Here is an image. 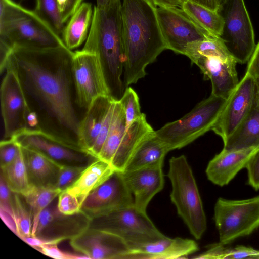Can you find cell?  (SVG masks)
I'll return each instance as SVG.
<instances>
[{
	"mask_svg": "<svg viewBox=\"0 0 259 259\" xmlns=\"http://www.w3.org/2000/svg\"><path fill=\"white\" fill-rule=\"evenodd\" d=\"M74 52L66 47L38 49L15 46L6 65L17 74L31 112L42 130L77 143L82 119L72 73Z\"/></svg>",
	"mask_w": 259,
	"mask_h": 259,
	"instance_id": "obj_1",
	"label": "cell"
},
{
	"mask_svg": "<svg viewBox=\"0 0 259 259\" xmlns=\"http://www.w3.org/2000/svg\"><path fill=\"white\" fill-rule=\"evenodd\" d=\"M125 61V88L146 75L145 69L167 47L159 24L157 7L150 0L121 3Z\"/></svg>",
	"mask_w": 259,
	"mask_h": 259,
	"instance_id": "obj_2",
	"label": "cell"
},
{
	"mask_svg": "<svg viewBox=\"0 0 259 259\" xmlns=\"http://www.w3.org/2000/svg\"><path fill=\"white\" fill-rule=\"evenodd\" d=\"M83 50L98 57L110 96L119 101L125 87L122 75L125 61L121 0L93 9L89 33Z\"/></svg>",
	"mask_w": 259,
	"mask_h": 259,
	"instance_id": "obj_3",
	"label": "cell"
},
{
	"mask_svg": "<svg viewBox=\"0 0 259 259\" xmlns=\"http://www.w3.org/2000/svg\"><path fill=\"white\" fill-rule=\"evenodd\" d=\"M15 46L38 49L65 46L60 36L34 11L12 0H0V62Z\"/></svg>",
	"mask_w": 259,
	"mask_h": 259,
	"instance_id": "obj_4",
	"label": "cell"
},
{
	"mask_svg": "<svg viewBox=\"0 0 259 259\" xmlns=\"http://www.w3.org/2000/svg\"><path fill=\"white\" fill-rule=\"evenodd\" d=\"M167 174L172 186L170 199L177 212L196 239L207 228L206 218L192 170L185 156L171 157Z\"/></svg>",
	"mask_w": 259,
	"mask_h": 259,
	"instance_id": "obj_5",
	"label": "cell"
},
{
	"mask_svg": "<svg viewBox=\"0 0 259 259\" xmlns=\"http://www.w3.org/2000/svg\"><path fill=\"white\" fill-rule=\"evenodd\" d=\"M227 100L211 94L180 119L155 131V134L169 151L182 148L211 130Z\"/></svg>",
	"mask_w": 259,
	"mask_h": 259,
	"instance_id": "obj_6",
	"label": "cell"
},
{
	"mask_svg": "<svg viewBox=\"0 0 259 259\" xmlns=\"http://www.w3.org/2000/svg\"><path fill=\"white\" fill-rule=\"evenodd\" d=\"M89 228L116 235L132 246L166 237L153 224L146 212L134 205L91 219Z\"/></svg>",
	"mask_w": 259,
	"mask_h": 259,
	"instance_id": "obj_7",
	"label": "cell"
},
{
	"mask_svg": "<svg viewBox=\"0 0 259 259\" xmlns=\"http://www.w3.org/2000/svg\"><path fill=\"white\" fill-rule=\"evenodd\" d=\"M12 138L21 146L38 152L60 167H87L98 159L78 143L42 130L26 129Z\"/></svg>",
	"mask_w": 259,
	"mask_h": 259,
	"instance_id": "obj_8",
	"label": "cell"
},
{
	"mask_svg": "<svg viewBox=\"0 0 259 259\" xmlns=\"http://www.w3.org/2000/svg\"><path fill=\"white\" fill-rule=\"evenodd\" d=\"M219 13L224 20L220 38L237 63L249 60L255 47L253 27L244 0H225Z\"/></svg>",
	"mask_w": 259,
	"mask_h": 259,
	"instance_id": "obj_9",
	"label": "cell"
},
{
	"mask_svg": "<svg viewBox=\"0 0 259 259\" xmlns=\"http://www.w3.org/2000/svg\"><path fill=\"white\" fill-rule=\"evenodd\" d=\"M214 220L223 245L249 235L259 227V196L241 200L219 198Z\"/></svg>",
	"mask_w": 259,
	"mask_h": 259,
	"instance_id": "obj_10",
	"label": "cell"
},
{
	"mask_svg": "<svg viewBox=\"0 0 259 259\" xmlns=\"http://www.w3.org/2000/svg\"><path fill=\"white\" fill-rule=\"evenodd\" d=\"M91 219L81 211L66 215L58 208V197L41 212L34 234L22 239L35 248L44 244H58L71 240L89 228Z\"/></svg>",
	"mask_w": 259,
	"mask_h": 259,
	"instance_id": "obj_11",
	"label": "cell"
},
{
	"mask_svg": "<svg viewBox=\"0 0 259 259\" xmlns=\"http://www.w3.org/2000/svg\"><path fill=\"white\" fill-rule=\"evenodd\" d=\"M72 73L76 103L85 111L100 96H109L103 69L98 56L83 50L74 52Z\"/></svg>",
	"mask_w": 259,
	"mask_h": 259,
	"instance_id": "obj_12",
	"label": "cell"
},
{
	"mask_svg": "<svg viewBox=\"0 0 259 259\" xmlns=\"http://www.w3.org/2000/svg\"><path fill=\"white\" fill-rule=\"evenodd\" d=\"M4 72L0 96L4 139L6 140L28 128L27 119L31 111L16 71L6 65Z\"/></svg>",
	"mask_w": 259,
	"mask_h": 259,
	"instance_id": "obj_13",
	"label": "cell"
},
{
	"mask_svg": "<svg viewBox=\"0 0 259 259\" xmlns=\"http://www.w3.org/2000/svg\"><path fill=\"white\" fill-rule=\"evenodd\" d=\"M157 14L167 49L176 53L184 55L189 43L214 36L197 25L181 8L157 7Z\"/></svg>",
	"mask_w": 259,
	"mask_h": 259,
	"instance_id": "obj_14",
	"label": "cell"
},
{
	"mask_svg": "<svg viewBox=\"0 0 259 259\" xmlns=\"http://www.w3.org/2000/svg\"><path fill=\"white\" fill-rule=\"evenodd\" d=\"M134 205V197L123 178L122 172L116 170L84 199L81 211L90 219Z\"/></svg>",
	"mask_w": 259,
	"mask_h": 259,
	"instance_id": "obj_15",
	"label": "cell"
},
{
	"mask_svg": "<svg viewBox=\"0 0 259 259\" xmlns=\"http://www.w3.org/2000/svg\"><path fill=\"white\" fill-rule=\"evenodd\" d=\"M255 87L256 79L245 73L227 99L221 114L211 128L223 142L235 131L249 111Z\"/></svg>",
	"mask_w": 259,
	"mask_h": 259,
	"instance_id": "obj_16",
	"label": "cell"
},
{
	"mask_svg": "<svg viewBox=\"0 0 259 259\" xmlns=\"http://www.w3.org/2000/svg\"><path fill=\"white\" fill-rule=\"evenodd\" d=\"M70 245L91 259H128L131 253L129 245L121 237L90 228L70 240Z\"/></svg>",
	"mask_w": 259,
	"mask_h": 259,
	"instance_id": "obj_17",
	"label": "cell"
},
{
	"mask_svg": "<svg viewBox=\"0 0 259 259\" xmlns=\"http://www.w3.org/2000/svg\"><path fill=\"white\" fill-rule=\"evenodd\" d=\"M163 164L122 172L124 180L133 194L134 205L139 210L146 212L153 198L164 187Z\"/></svg>",
	"mask_w": 259,
	"mask_h": 259,
	"instance_id": "obj_18",
	"label": "cell"
},
{
	"mask_svg": "<svg viewBox=\"0 0 259 259\" xmlns=\"http://www.w3.org/2000/svg\"><path fill=\"white\" fill-rule=\"evenodd\" d=\"M193 63L200 69L205 79L210 80L212 95L227 99L239 82L236 69L237 62L233 58L224 60L202 56Z\"/></svg>",
	"mask_w": 259,
	"mask_h": 259,
	"instance_id": "obj_19",
	"label": "cell"
},
{
	"mask_svg": "<svg viewBox=\"0 0 259 259\" xmlns=\"http://www.w3.org/2000/svg\"><path fill=\"white\" fill-rule=\"evenodd\" d=\"M256 148L239 150H222L208 163L206 174L213 184L224 186L227 185L243 168Z\"/></svg>",
	"mask_w": 259,
	"mask_h": 259,
	"instance_id": "obj_20",
	"label": "cell"
},
{
	"mask_svg": "<svg viewBox=\"0 0 259 259\" xmlns=\"http://www.w3.org/2000/svg\"><path fill=\"white\" fill-rule=\"evenodd\" d=\"M223 150H239L259 146V79L248 114L235 131L224 142Z\"/></svg>",
	"mask_w": 259,
	"mask_h": 259,
	"instance_id": "obj_21",
	"label": "cell"
},
{
	"mask_svg": "<svg viewBox=\"0 0 259 259\" xmlns=\"http://www.w3.org/2000/svg\"><path fill=\"white\" fill-rule=\"evenodd\" d=\"M115 101L109 96H100L91 103L82 118L79 128L80 146L89 151L94 145L107 113Z\"/></svg>",
	"mask_w": 259,
	"mask_h": 259,
	"instance_id": "obj_22",
	"label": "cell"
},
{
	"mask_svg": "<svg viewBox=\"0 0 259 259\" xmlns=\"http://www.w3.org/2000/svg\"><path fill=\"white\" fill-rule=\"evenodd\" d=\"M21 148L30 185L55 188L60 166L35 150Z\"/></svg>",
	"mask_w": 259,
	"mask_h": 259,
	"instance_id": "obj_23",
	"label": "cell"
},
{
	"mask_svg": "<svg viewBox=\"0 0 259 259\" xmlns=\"http://www.w3.org/2000/svg\"><path fill=\"white\" fill-rule=\"evenodd\" d=\"M153 128L143 113L126 129L121 142L115 155L112 164L116 170L123 172L134 152L143 141L151 133Z\"/></svg>",
	"mask_w": 259,
	"mask_h": 259,
	"instance_id": "obj_24",
	"label": "cell"
},
{
	"mask_svg": "<svg viewBox=\"0 0 259 259\" xmlns=\"http://www.w3.org/2000/svg\"><path fill=\"white\" fill-rule=\"evenodd\" d=\"M116 170L111 163L98 158L85 167L76 181L66 190L78 199L81 206L88 195Z\"/></svg>",
	"mask_w": 259,
	"mask_h": 259,
	"instance_id": "obj_25",
	"label": "cell"
},
{
	"mask_svg": "<svg viewBox=\"0 0 259 259\" xmlns=\"http://www.w3.org/2000/svg\"><path fill=\"white\" fill-rule=\"evenodd\" d=\"M169 151L154 131L140 144L123 172L163 164L165 156Z\"/></svg>",
	"mask_w": 259,
	"mask_h": 259,
	"instance_id": "obj_26",
	"label": "cell"
},
{
	"mask_svg": "<svg viewBox=\"0 0 259 259\" xmlns=\"http://www.w3.org/2000/svg\"><path fill=\"white\" fill-rule=\"evenodd\" d=\"M93 14L92 4L82 3L70 18L62 33L66 47L72 50L81 46L88 37Z\"/></svg>",
	"mask_w": 259,
	"mask_h": 259,
	"instance_id": "obj_27",
	"label": "cell"
},
{
	"mask_svg": "<svg viewBox=\"0 0 259 259\" xmlns=\"http://www.w3.org/2000/svg\"><path fill=\"white\" fill-rule=\"evenodd\" d=\"M125 130V112L119 101H116L114 103L110 128L106 140L98 155L99 159L112 164Z\"/></svg>",
	"mask_w": 259,
	"mask_h": 259,
	"instance_id": "obj_28",
	"label": "cell"
},
{
	"mask_svg": "<svg viewBox=\"0 0 259 259\" xmlns=\"http://www.w3.org/2000/svg\"><path fill=\"white\" fill-rule=\"evenodd\" d=\"M181 8L200 28L214 36L220 37L224 20L219 12L189 0L184 1Z\"/></svg>",
	"mask_w": 259,
	"mask_h": 259,
	"instance_id": "obj_29",
	"label": "cell"
},
{
	"mask_svg": "<svg viewBox=\"0 0 259 259\" xmlns=\"http://www.w3.org/2000/svg\"><path fill=\"white\" fill-rule=\"evenodd\" d=\"M61 191L54 187H40L30 186L21 194L30 206L33 214L32 235L34 234L40 214Z\"/></svg>",
	"mask_w": 259,
	"mask_h": 259,
	"instance_id": "obj_30",
	"label": "cell"
},
{
	"mask_svg": "<svg viewBox=\"0 0 259 259\" xmlns=\"http://www.w3.org/2000/svg\"><path fill=\"white\" fill-rule=\"evenodd\" d=\"M184 55L187 56L192 63L202 56H214L224 60L233 58L222 39L215 36L189 43L185 49Z\"/></svg>",
	"mask_w": 259,
	"mask_h": 259,
	"instance_id": "obj_31",
	"label": "cell"
},
{
	"mask_svg": "<svg viewBox=\"0 0 259 259\" xmlns=\"http://www.w3.org/2000/svg\"><path fill=\"white\" fill-rule=\"evenodd\" d=\"M1 168V175L13 193L22 194L30 187L21 146L16 159L11 164Z\"/></svg>",
	"mask_w": 259,
	"mask_h": 259,
	"instance_id": "obj_32",
	"label": "cell"
},
{
	"mask_svg": "<svg viewBox=\"0 0 259 259\" xmlns=\"http://www.w3.org/2000/svg\"><path fill=\"white\" fill-rule=\"evenodd\" d=\"M220 243L210 245L204 252L192 257L201 259L259 258V250L244 246L227 248Z\"/></svg>",
	"mask_w": 259,
	"mask_h": 259,
	"instance_id": "obj_33",
	"label": "cell"
},
{
	"mask_svg": "<svg viewBox=\"0 0 259 259\" xmlns=\"http://www.w3.org/2000/svg\"><path fill=\"white\" fill-rule=\"evenodd\" d=\"M14 213L16 235L21 239L32 236L33 214L31 209L20 194L14 193Z\"/></svg>",
	"mask_w": 259,
	"mask_h": 259,
	"instance_id": "obj_34",
	"label": "cell"
},
{
	"mask_svg": "<svg viewBox=\"0 0 259 259\" xmlns=\"http://www.w3.org/2000/svg\"><path fill=\"white\" fill-rule=\"evenodd\" d=\"M34 12L59 36L65 28L57 0H36Z\"/></svg>",
	"mask_w": 259,
	"mask_h": 259,
	"instance_id": "obj_35",
	"label": "cell"
},
{
	"mask_svg": "<svg viewBox=\"0 0 259 259\" xmlns=\"http://www.w3.org/2000/svg\"><path fill=\"white\" fill-rule=\"evenodd\" d=\"M1 217L8 227L16 234L14 213V193L8 187L3 177L0 180Z\"/></svg>",
	"mask_w": 259,
	"mask_h": 259,
	"instance_id": "obj_36",
	"label": "cell"
},
{
	"mask_svg": "<svg viewBox=\"0 0 259 259\" xmlns=\"http://www.w3.org/2000/svg\"><path fill=\"white\" fill-rule=\"evenodd\" d=\"M126 118V129L136 119L142 115L141 112L139 97L131 87L125 88L123 95L119 100Z\"/></svg>",
	"mask_w": 259,
	"mask_h": 259,
	"instance_id": "obj_37",
	"label": "cell"
},
{
	"mask_svg": "<svg viewBox=\"0 0 259 259\" xmlns=\"http://www.w3.org/2000/svg\"><path fill=\"white\" fill-rule=\"evenodd\" d=\"M85 167L61 166L55 188L61 192L71 186L78 178Z\"/></svg>",
	"mask_w": 259,
	"mask_h": 259,
	"instance_id": "obj_38",
	"label": "cell"
},
{
	"mask_svg": "<svg viewBox=\"0 0 259 259\" xmlns=\"http://www.w3.org/2000/svg\"><path fill=\"white\" fill-rule=\"evenodd\" d=\"M21 150V146L12 138L2 140L0 143L1 168L11 164L17 157Z\"/></svg>",
	"mask_w": 259,
	"mask_h": 259,
	"instance_id": "obj_39",
	"label": "cell"
},
{
	"mask_svg": "<svg viewBox=\"0 0 259 259\" xmlns=\"http://www.w3.org/2000/svg\"><path fill=\"white\" fill-rule=\"evenodd\" d=\"M58 208L62 213L71 215L81 211V204L74 195L65 190L58 196Z\"/></svg>",
	"mask_w": 259,
	"mask_h": 259,
	"instance_id": "obj_40",
	"label": "cell"
},
{
	"mask_svg": "<svg viewBox=\"0 0 259 259\" xmlns=\"http://www.w3.org/2000/svg\"><path fill=\"white\" fill-rule=\"evenodd\" d=\"M35 249L44 255L59 259H81L88 258L82 254H77L63 251L58 247V244H44L36 247Z\"/></svg>",
	"mask_w": 259,
	"mask_h": 259,
	"instance_id": "obj_41",
	"label": "cell"
},
{
	"mask_svg": "<svg viewBox=\"0 0 259 259\" xmlns=\"http://www.w3.org/2000/svg\"><path fill=\"white\" fill-rule=\"evenodd\" d=\"M248 184L255 190L259 189V146L257 147L247 162Z\"/></svg>",
	"mask_w": 259,
	"mask_h": 259,
	"instance_id": "obj_42",
	"label": "cell"
},
{
	"mask_svg": "<svg viewBox=\"0 0 259 259\" xmlns=\"http://www.w3.org/2000/svg\"><path fill=\"white\" fill-rule=\"evenodd\" d=\"M115 101L113 102L107 113V115L105 118L102 127L101 129V131L99 133V134L97 138V140L94 145L92 147V148L89 151V152L92 155L97 157V158H98V155L106 140L110 128L113 112L114 103Z\"/></svg>",
	"mask_w": 259,
	"mask_h": 259,
	"instance_id": "obj_43",
	"label": "cell"
},
{
	"mask_svg": "<svg viewBox=\"0 0 259 259\" xmlns=\"http://www.w3.org/2000/svg\"><path fill=\"white\" fill-rule=\"evenodd\" d=\"M246 73L255 79H259V42L256 45L254 51L248 61Z\"/></svg>",
	"mask_w": 259,
	"mask_h": 259,
	"instance_id": "obj_44",
	"label": "cell"
},
{
	"mask_svg": "<svg viewBox=\"0 0 259 259\" xmlns=\"http://www.w3.org/2000/svg\"><path fill=\"white\" fill-rule=\"evenodd\" d=\"M83 0H68L65 8L62 13V18L65 23L74 14Z\"/></svg>",
	"mask_w": 259,
	"mask_h": 259,
	"instance_id": "obj_45",
	"label": "cell"
},
{
	"mask_svg": "<svg viewBox=\"0 0 259 259\" xmlns=\"http://www.w3.org/2000/svg\"><path fill=\"white\" fill-rule=\"evenodd\" d=\"M157 7L181 8L184 0H150Z\"/></svg>",
	"mask_w": 259,
	"mask_h": 259,
	"instance_id": "obj_46",
	"label": "cell"
},
{
	"mask_svg": "<svg viewBox=\"0 0 259 259\" xmlns=\"http://www.w3.org/2000/svg\"><path fill=\"white\" fill-rule=\"evenodd\" d=\"M195 3L203 6L211 10L219 12L220 4L218 0H189Z\"/></svg>",
	"mask_w": 259,
	"mask_h": 259,
	"instance_id": "obj_47",
	"label": "cell"
},
{
	"mask_svg": "<svg viewBox=\"0 0 259 259\" xmlns=\"http://www.w3.org/2000/svg\"><path fill=\"white\" fill-rule=\"evenodd\" d=\"M117 0H96V6L98 8L105 7Z\"/></svg>",
	"mask_w": 259,
	"mask_h": 259,
	"instance_id": "obj_48",
	"label": "cell"
},
{
	"mask_svg": "<svg viewBox=\"0 0 259 259\" xmlns=\"http://www.w3.org/2000/svg\"><path fill=\"white\" fill-rule=\"evenodd\" d=\"M68 0H57L60 10L61 11V15L62 13L63 12L65 6L66 5L67 2Z\"/></svg>",
	"mask_w": 259,
	"mask_h": 259,
	"instance_id": "obj_49",
	"label": "cell"
},
{
	"mask_svg": "<svg viewBox=\"0 0 259 259\" xmlns=\"http://www.w3.org/2000/svg\"><path fill=\"white\" fill-rule=\"evenodd\" d=\"M225 0H218L220 6H221L225 2Z\"/></svg>",
	"mask_w": 259,
	"mask_h": 259,
	"instance_id": "obj_50",
	"label": "cell"
}]
</instances>
